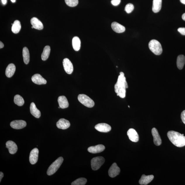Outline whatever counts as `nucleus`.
<instances>
[{"label":"nucleus","mask_w":185,"mask_h":185,"mask_svg":"<svg viewBox=\"0 0 185 185\" xmlns=\"http://www.w3.org/2000/svg\"><path fill=\"white\" fill-rule=\"evenodd\" d=\"M128 87L126 77L123 72L120 73L117 82L115 85V90L117 93V96L121 98H124L126 97V89Z\"/></svg>","instance_id":"obj_1"},{"label":"nucleus","mask_w":185,"mask_h":185,"mask_svg":"<svg viewBox=\"0 0 185 185\" xmlns=\"http://www.w3.org/2000/svg\"><path fill=\"white\" fill-rule=\"evenodd\" d=\"M167 136L173 144L179 148L185 146V136L184 134L174 131H168Z\"/></svg>","instance_id":"obj_2"},{"label":"nucleus","mask_w":185,"mask_h":185,"mask_svg":"<svg viewBox=\"0 0 185 185\" xmlns=\"http://www.w3.org/2000/svg\"><path fill=\"white\" fill-rule=\"evenodd\" d=\"M148 47L150 50L156 55L162 54V49L160 43L155 39H152L148 44Z\"/></svg>","instance_id":"obj_3"},{"label":"nucleus","mask_w":185,"mask_h":185,"mask_svg":"<svg viewBox=\"0 0 185 185\" xmlns=\"http://www.w3.org/2000/svg\"><path fill=\"white\" fill-rule=\"evenodd\" d=\"M63 159L62 157H59L53 162L49 167L47 171V174L49 176H51L54 174L58 170L62 164Z\"/></svg>","instance_id":"obj_4"},{"label":"nucleus","mask_w":185,"mask_h":185,"mask_svg":"<svg viewBox=\"0 0 185 185\" xmlns=\"http://www.w3.org/2000/svg\"><path fill=\"white\" fill-rule=\"evenodd\" d=\"M78 99L82 104L89 108H91L94 106L95 103L94 101L86 95H79L78 96Z\"/></svg>","instance_id":"obj_5"},{"label":"nucleus","mask_w":185,"mask_h":185,"mask_svg":"<svg viewBox=\"0 0 185 185\" xmlns=\"http://www.w3.org/2000/svg\"><path fill=\"white\" fill-rule=\"evenodd\" d=\"M105 158L103 157H95L91 161V167L94 170H98L105 162Z\"/></svg>","instance_id":"obj_6"},{"label":"nucleus","mask_w":185,"mask_h":185,"mask_svg":"<svg viewBox=\"0 0 185 185\" xmlns=\"http://www.w3.org/2000/svg\"><path fill=\"white\" fill-rule=\"evenodd\" d=\"M120 170L116 163H114L108 170V174L111 178H114L120 174Z\"/></svg>","instance_id":"obj_7"},{"label":"nucleus","mask_w":185,"mask_h":185,"mask_svg":"<svg viewBox=\"0 0 185 185\" xmlns=\"http://www.w3.org/2000/svg\"><path fill=\"white\" fill-rule=\"evenodd\" d=\"M63 65L65 72L67 74H71L73 70L72 63L68 58H65L63 60Z\"/></svg>","instance_id":"obj_8"},{"label":"nucleus","mask_w":185,"mask_h":185,"mask_svg":"<svg viewBox=\"0 0 185 185\" xmlns=\"http://www.w3.org/2000/svg\"><path fill=\"white\" fill-rule=\"evenodd\" d=\"M39 153V150L36 148H34L31 151L30 155L29 160L31 164H35L37 162Z\"/></svg>","instance_id":"obj_9"},{"label":"nucleus","mask_w":185,"mask_h":185,"mask_svg":"<svg viewBox=\"0 0 185 185\" xmlns=\"http://www.w3.org/2000/svg\"><path fill=\"white\" fill-rule=\"evenodd\" d=\"M10 125L14 129H20L26 126L27 123L23 120H15L12 121Z\"/></svg>","instance_id":"obj_10"},{"label":"nucleus","mask_w":185,"mask_h":185,"mask_svg":"<svg viewBox=\"0 0 185 185\" xmlns=\"http://www.w3.org/2000/svg\"><path fill=\"white\" fill-rule=\"evenodd\" d=\"M95 128L99 132L106 133L110 131L111 128L110 125L105 123H100L96 125Z\"/></svg>","instance_id":"obj_11"},{"label":"nucleus","mask_w":185,"mask_h":185,"mask_svg":"<svg viewBox=\"0 0 185 185\" xmlns=\"http://www.w3.org/2000/svg\"><path fill=\"white\" fill-rule=\"evenodd\" d=\"M152 133L154 144L158 146H160L162 143V141L158 130L156 128H153L152 130Z\"/></svg>","instance_id":"obj_12"},{"label":"nucleus","mask_w":185,"mask_h":185,"mask_svg":"<svg viewBox=\"0 0 185 185\" xmlns=\"http://www.w3.org/2000/svg\"><path fill=\"white\" fill-rule=\"evenodd\" d=\"M127 135L129 139L133 142H137L139 140V136L138 133L134 129L131 128L127 132Z\"/></svg>","instance_id":"obj_13"},{"label":"nucleus","mask_w":185,"mask_h":185,"mask_svg":"<svg viewBox=\"0 0 185 185\" xmlns=\"http://www.w3.org/2000/svg\"><path fill=\"white\" fill-rule=\"evenodd\" d=\"M56 126L58 128L65 130L68 128L70 126V123L68 120L62 118L57 122Z\"/></svg>","instance_id":"obj_14"},{"label":"nucleus","mask_w":185,"mask_h":185,"mask_svg":"<svg viewBox=\"0 0 185 185\" xmlns=\"http://www.w3.org/2000/svg\"><path fill=\"white\" fill-rule=\"evenodd\" d=\"M31 79L33 83L38 85L45 84L47 83L46 80L39 74L33 75Z\"/></svg>","instance_id":"obj_15"},{"label":"nucleus","mask_w":185,"mask_h":185,"mask_svg":"<svg viewBox=\"0 0 185 185\" xmlns=\"http://www.w3.org/2000/svg\"><path fill=\"white\" fill-rule=\"evenodd\" d=\"M6 148L8 150L9 153L11 154H14L17 152L18 147L16 144L13 141H9L6 143Z\"/></svg>","instance_id":"obj_16"},{"label":"nucleus","mask_w":185,"mask_h":185,"mask_svg":"<svg viewBox=\"0 0 185 185\" xmlns=\"http://www.w3.org/2000/svg\"><path fill=\"white\" fill-rule=\"evenodd\" d=\"M105 148V146L103 145L99 144L95 146L89 147L87 149V151L89 153L96 154L103 152Z\"/></svg>","instance_id":"obj_17"},{"label":"nucleus","mask_w":185,"mask_h":185,"mask_svg":"<svg viewBox=\"0 0 185 185\" xmlns=\"http://www.w3.org/2000/svg\"><path fill=\"white\" fill-rule=\"evenodd\" d=\"M154 178V176L153 175L146 176L145 174H143L139 181V184L140 185H146L152 181Z\"/></svg>","instance_id":"obj_18"},{"label":"nucleus","mask_w":185,"mask_h":185,"mask_svg":"<svg viewBox=\"0 0 185 185\" xmlns=\"http://www.w3.org/2000/svg\"><path fill=\"white\" fill-rule=\"evenodd\" d=\"M31 23L34 28L36 29L42 30L43 29V23L37 18H32L31 20Z\"/></svg>","instance_id":"obj_19"},{"label":"nucleus","mask_w":185,"mask_h":185,"mask_svg":"<svg viewBox=\"0 0 185 185\" xmlns=\"http://www.w3.org/2000/svg\"><path fill=\"white\" fill-rule=\"evenodd\" d=\"M111 27L113 31L117 33H121L124 32L126 30L125 27L120 24L114 22L111 24Z\"/></svg>","instance_id":"obj_20"},{"label":"nucleus","mask_w":185,"mask_h":185,"mask_svg":"<svg viewBox=\"0 0 185 185\" xmlns=\"http://www.w3.org/2000/svg\"><path fill=\"white\" fill-rule=\"evenodd\" d=\"M59 106L62 109H65L68 107L69 104L66 97L64 96H60L58 99Z\"/></svg>","instance_id":"obj_21"},{"label":"nucleus","mask_w":185,"mask_h":185,"mask_svg":"<svg viewBox=\"0 0 185 185\" xmlns=\"http://www.w3.org/2000/svg\"><path fill=\"white\" fill-rule=\"evenodd\" d=\"M30 111L31 114L35 118H39L41 116V113L38 109L34 103H32L30 106Z\"/></svg>","instance_id":"obj_22"},{"label":"nucleus","mask_w":185,"mask_h":185,"mask_svg":"<svg viewBox=\"0 0 185 185\" xmlns=\"http://www.w3.org/2000/svg\"><path fill=\"white\" fill-rule=\"evenodd\" d=\"M15 66L13 63H11L8 65L6 69L5 74L8 77H11L13 76L15 72Z\"/></svg>","instance_id":"obj_23"},{"label":"nucleus","mask_w":185,"mask_h":185,"mask_svg":"<svg viewBox=\"0 0 185 185\" xmlns=\"http://www.w3.org/2000/svg\"><path fill=\"white\" fill-rule=\"evenodd\" d=\"M162 6V0H153L152 11L154 13L160 11Z\"/></svg>","instance_id":"obj_24"},{"label":"nucleus","mask_w":185,"mask_h":185,"mask_svg":"<svg viewBox=\"0 0 185 185\" xmlns=\"http://www.w3.org/2000/svg\"><path fill=\"white\" fill-rule=\"evenodd\" d=\"M185 63V57L184 55H181L178 56L177 58V65L178 68L181 70L184 68Z\"/></svg>","instance_id":"obj_25"},{"label":"nucleus","mask_w":185,"mask_h":185,"mask_svg":"<svg viewBox=\"0 0 185 185\" xmlns=\"http://www.w3.org/2000/svg\"><path fill=\"white\" fill-rule=\"evenodd\" d=\"M72 45L73 49L76 51H78L80 49L81 47V41L79 38L75 37L72 40Z\"/></svg>","instance_id":"obj_26"},{"label":"nucleus","mask_w":185,"mask_h":185,"mask_svg":"<svg viewBox=\"0 0 185 185\" xmlns=\"http://www.w3.org/2000/svg\"><path fill=\"white\" fill-rule=\"evenodd\" d=\"M51 51V48L49 46H46L43 49V51L41 55L42 59L43 61L46 60L49 57Z\"/></svg>","instance_id":"obj_27"},{"label":"nucleus","mask_w":185,"mask_h":185,"mask_svg":"<svg viewBox=\"0 0 185 185\" xmlns=\"http://www.w3.org/2000/svg\"><path fill=\"white\" fill-rule=\"evenodd\" d=\"M21 29L20 22L18 20L14 21L11 27V30L15 34L18 33Z\"/></svg>","instance_id":"obj_28"},{"label":"nucleus","mask_w":185,"mask_h":185,"mask_svg":"<svg viewBox=\"0 0 185 185\" xmlns=\"http://www.w3.org/2000/svg\"><path fill=\"white\" fill-rule=\"evenodd\" d=\"M23 57L24 62L25 64H28L30 61V53L29 50L27 47L23 48Z\"/></svg>","instance_id":"obj_29"},{"label":"nucleus","mask_w":185,"mask_h":185,"mask_svg":"<svg viewBox=\"0 0 185 185\" xmlns=\"http://www.w3.org/2000/svg\"><path fill=\"white\" fill-rule=\"evenodd\" d=\"M14 101L15 104L19 106H22L25 103L24 100L22 97L19 95H15L14 98Z\"/></svg>","instance_id":"obj_30"},{"label":"nucleus","mask_w":185,"mask_h":185,"mask_svg":"<svg viewBox=\"0 0 185 185\" xmlns=\"http://www.w3.org/2000/svg\"><path fill=\"white\" fill-rule=\"evenodd\" d=\"M87 180L84 178H79L71 183L72 185H84L86 184Z\"/></svg>","instance_id":"obj_31"},{"label":"nucleus","mask_w":185,"mask_h":185,"mask_svg":"<svg viewBox=\"0 0 185 185\" xmlns=\"http://www.w3.org/2000/svg\"><path fill=\"white\" fill-rule=\"evenodd\" d=\"M65 3L70 7L76 6L79 3L78 0H65Z\"/></svg>","instance_id":"obj_32"},{"label":"nucleus","mask_w":185,"mask_h":185,"mask_svg":"<svg viewBox=\"0 0 185 185\" xmlns=\"http://www.w3.org/2000/svg\"><path fill=\"white\" fill-rule=\"evenodd\" d=\"M134 6L132 4H128L126 5L125 7V11L127 13H130L132 12L134 10Z\"/></svg>","instance_id":"obj_33"},{"label":"nucleus","mask_w":185,"mask_h":185,"mask_svg":"<svg viewBox=\"0 0 185 185\" xmlns=\"http://www.w3.org/2000/svg\"><path fill=\"white\" fill-rule=\"evenodd\" d=\"M121 2V0H112L111 3L113 5L117 6Z\"/></svg>","instance_id":"obj_34"},{"label":"nucleus","mask_w":185,"mask_h":185,"mask_svg":"<svg viewBox=\"0 0 185 185\" xmlns=\"http://www.w3.org/2000/svg\"><path fill=\"white\" fill-rule=\"evenodd\" d=\"M179 32L182 35H185V27H180L178 29Z\"/></svg>","instance_id":"obj_35"},{"label":"nucleus","mask_w":185,"mask_h":185,"mask_svg":"<svg viewBox=\"0 0 185 185\" xmlns=\"http://www.w3.org/2000/svg\"><path fill=\"white\" fill-rule=\"evenodd\" d=\"M181 117L183 122L185 125V110L183 111L182 112Z\"/></svg>","instance_id":"obj_36"},{"label":"nucleus","mask_w":185,"mask_h":185,"mask_svg":"<svg viewBox=\"0 0 185 185\" xmlns=\"http://www.w3.org/2000/svg\"><path fill=\"white\" fill-rule=\"evenodd\" d=\"M4 175L2 172H0V182H1L2 179Z\"/></svg>","instance_id":"obj_37"},{"label":"nucleus","mask_w":185,"mask_h":185,"mask_svg":"<svg viewBox=\"0 0 185 185\" xmlns=\"http://www.w3.org/2000/svg\"><path fill=\"white\" fill-rule=\"evenodd\" d=\"M4 46V45L3 43L1 41L0 42V49L3 48Z\"/></svg>","instance_id":"obj_38"},{"label":"nucleus","mask_w":185,"mask_h":185,"mask_svg":"<svg viewBox=\"0 0 185 185\" xmlns=\"http://www.w3.org/2000/svg\"><path fill=\"white\" fill-rule=\"evenodd\" d=\"M1 1L4 5L6 4L7 2V0H1Z\"/></svg>","instance_id":"obj_39"},{"label":"nucleus","mask_w":185,"mask_h":185,"mask_svg":"<svg viewBox=\"0 0 185 185\" xmlns=\"http://www.w3.org/2000/svg\"><path fill=\"white\" fill-rule=\"evenodd\" d=\"M182 19L184 20L185 21V13L183 14L182 16Z\"/></svg>","instance_id":"obj_40"},{"label":"nucleus","mask_w":185,"mask_h":185,"mask_svg":"<svg viewBox=\"0 0 185 185\" xmlns=\"http://www.w3.org/2000/svg\"><path fill=\"white\" fill-rule=\"evenodd\" d=\"M181 3L185 5V0H180Z\"/></svg>","instance_id":"obj_41"},{"label":"nucleus","mask_w":185,"mask_h":185,"mask_svg":"<svg viewBox=\"0 0 185 185\" xmlns=\"http://www.w3.org/2000/svg\"><path fill=\"white\" fill-rule=\"evenodd\" d=\"M11 1L13 3H15V0H11Z\"/></svg>","instance_id":"obj_42"},{"label":"nucleus","mask_w":185,"mask_h":185,"mask_svg":"<svg viewBox=\"0 0 185 185\" xmlns=\"http://www.w3.org/2000/svg\"><path fill=\"white\" fill-rule=\"evenodd\" d=\"M32 28L33 29V28H34L33 26H32Z\"/></svg>","instance_id":"obj_43"},{"label":"nucleus","mask_w":185,"mask_h":185,"mask_svg":"<svg viewBox=\"0 0 185 185\" xmlns=\"http://www.w3.org/2000/svg\"><path fill=\"white\" fill-rule=\"evenodd\" d=\"M128 107H129V108H130V106H128Z\"/></svg>","instance_id":"obj_44"}]
</instances>
